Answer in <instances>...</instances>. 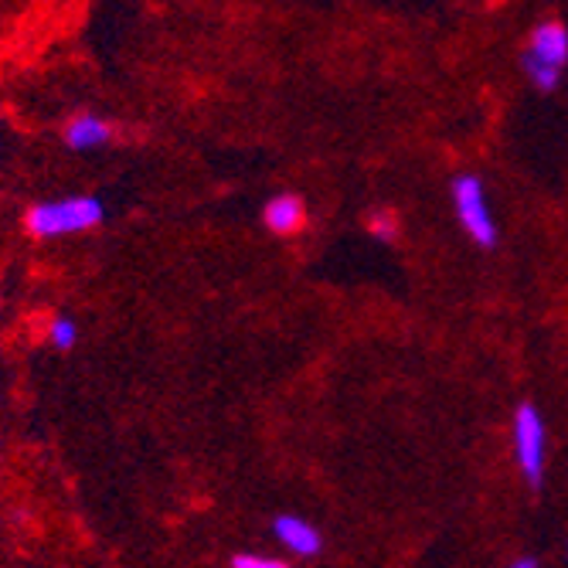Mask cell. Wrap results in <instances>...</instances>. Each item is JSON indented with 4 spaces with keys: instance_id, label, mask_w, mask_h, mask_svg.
<instances>
[{
    "instance_id": "cell-10",
    "label": "cell",
    "mask_w": 568,
    "mask_h": 568,
    "mask_svg": "<svg viewBox=\"0 0 568 568\" xmlns=\"http://www.w3.org/2000/svg\"><path fill=\"white\" fill-rule=\"evenodd\" d=\"M368 232H372L375 239H382V242H395L398 222H395L392 212H372V215H368Z\"/></svg>"
},
{
    "instance_id": "cell-6",
    "label": "cell",
    "mask_w": 568,
    "mask_h": 568,
    "mask_svg": "<svg viewBox=\"0 0 568 568\" xmlns=\"http://www.w3.org/2000/svg\"><path fill=\"white\" fill-rule=\"evenodd\" d=\"M273 535L303 558H314L321 551V531L303 518H293V514H283V518L273 521Z\"/></svg>"
},
{
    "instance_id": "cell-2",
    "label": "cell",
    "mask_w": 568,
    "mask_h": 568,
    "mask_svg": "<svg viewBox=\"0 0 568 568\" xmlns=\"http://www.w3.org/2000/svg\"><path fill=\"white\" fill-rule=\"evenodd\" d=\"M453 204H456V219L463 229H467V235L480 248H494L497 245V225H494L490 209H487L484 184L474 174H463L453 181Z\"/></svg>"
},
{
    "instance_id": "cell-11",
    "label": "cell",
    "mask_w": 568,
    "mask_h": 568,
    "mask_svg": "<svg viewBox=\"0 0 568 568\" xmlns=\"http://www.w3.org/2000/svg\"><path fill=\"white\" fill-rule=\"evenodd\" d=\"M232 568H290L280 558H266V555H235Z\"/></svg>"
},
{
    "instance_id": "cell-8",
    "label": "cell",
    "mask_w": 568,
    "mask_h": 568,
    "mask_svg": "<svg viewBox=\"0 0 568 568\" xmlns=\"http://www.w3.org/2000/svg\"><path fill=\"white\" fill-rule=\"evenodd\" d=\"M48 344L55 351H72L79 344V324L69 314H59L48 321Z\"/></svg>"
},
{
    "instance_id": "cell-1",
    "label": "cell",
    "mask_w": 568,
    "mask_h": 568,
    "mask_svg": "<svg viewBox=\"0 0 568 568\" xmlns=\"http://www.w3.org/2000/svg\"><path fill=\"white\" fill-rule=\"evenodd\" d=\"M106 222V204L95 194H65V197H48L34 201L24 212V229L28 235L51 242V239H69L92 232Z\"/></svg>"
},
{
    "instance_id": "cell-4",
    "label": "cell",
    "mask_w": 568,
    "mask_h": 568,
    "mask_svg": "<svg viewBox=\"0 0 568 568\" xmlns=\"http://www.w3.org/2000/svg\"><path fill=\"white\" fill-rule=\"evenodd\" d=\"M113 123L110 120H102L95 113H75L65 130H62V140L69 150L75 153H85V150H102V146H110L113 143Z\"/></svg>"
},
{
    "instance_id": "cell-9",
    "label": "cell",
    "mask_w": 568,
    "mask_h": 568,
    "mask_svg": "<svg viewBox=\"0 0 568 568\" xmlns=\"http://www.w3.org/2000/svg\"><path fill=\"white\" fill-rule=\"evenodd\" d=\"M525 72H528V75H531V82H535L538 89H545V92H551V89L558 85V79H561V69H555V65H548V62L535 59L531 51L525 55Z\"/></svg>"
},
{
    "instance_id": "cell-5",
    "label": "cell",
    "mask_w": 568,
    "mask_h": 568,
    "mask_svg": "<svg viewBox=\"0 0 568 568\" xmlns=\"http://www.w3.org/2000/svg\"><path fill=\"white\" fill-rule=\"evenodd\" d=\"M263 225L273 232V235H293L306 225V204L300 194L293 191H283L276 197H270L263 204Z\"/></svg>"
},
{
    "instance_id": "cell-12",
    "label": "cell",
    "mask_w": 568,
    "mask_h": 568,
    "mask_svg": "<svg viewBox=\"0 0 568 568\" xmlns=\"http://www.w3.org/2000/svg\"><path fill=\"white\" fill-rule=\"evenodd\" d=\"M510 568H538V558L535 555H521V558H514Z\"/></svg>"
},
{
    "instance_id": "cell-3",
    "label": "cell",
    "mask_w": 568,
    "mask_h": 568,
    "mask_svg": "<svg viewBox=\"0 0 568 568\" xmlns=\"http://www.w3.org/2000/svg\"><path fill=\"white\" fill-rule=\"evenodd\" d=\"M514 456L531 487L545 480V423L535 405H521L514 412Z\"/></svg>"
},
{
    "instance_id": "cell-7",
    "label": "cell",
    "mask_w": 568,
    "mask_h": 568,
    "mask_svg": "<svg viewBox=\"0 0 568 568\" xmlns=\"http://www.w3.org/2000/svg\"><path fill=\"white\" fill-rule=\"evenodd\" d=\"M528 51L535 59H541V62H548L555 69H565V62H568V31L561 24H555V21L538 24L535 34H531Z\"/></svg>"
}]
</instances>
